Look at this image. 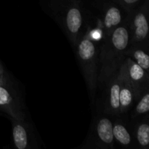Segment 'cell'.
<instances>
[{"mask_svg": "<svg viewBox=\"0 0 149 149\" xmlns=\"http://www.w3.org/2000/svg\"><path fill=\"white\" fill-rule=\"evenodd\" d=\"M97 130L99 138L102 141L106 143H111L113 141V126L109 119H101L97 125Z\"/></svg>", "mask_w": 149, "mask_h": 149, "instance_id": "obj_1", "label": "cell"}, {"mask_svg": "<svg viewBox=\"0 0 149 149\" xmlns=\"http://www.w3.org/2000/svg\"><path fill=\"white\" fill-rule=\"evenodd\" d=\"M129 40V35L127 29L119 27L113 31L112 36V42L115 47L119 50H122L127 47Z\"/></svg>", "mask_w": 149, "mask_h": 149, "instance_id": "obj_2", "label": "cell"}, {"mask_svg": "<svg viewBox=\"0 0 149 149\" xmlns=\"http://www.w3.org/2000/svg\"><path fill=\"white\" fill-rule=\"evenodd\" d=\"M67 26L71 33H77L81 25V15L79 10L72 8L68 11L66 17Z\"/></svg>", "mask_w": 149, "mask_h": 149, "instance_id": "obj_3", "label": "cell"}, {"mask_svg": "<svg viewBox=\"0 0 149 149\" xmlns=\"http://www.w3.org/2000/svg\"><path fill=\"white\" fill-rule=\"evenodd\" d=\"M135 33L139 39H145L148 32V25L145 15L142 13L137 15L135 19Z\"/></svg>", "mask_w": 149, "mask_h": 149, "instance_id": "obj_4", "label": "cell"}, {"mask_svg": "<svg viewBox=\"0 0 149 149\" xmlns=\"http://www.w3.org/2000/svg\"><path fill=\"white\" fill-rule=\"evenodd\" d=\"M13 138L16 147L18 149H25L27 146V135L21 125H16L13 129Z\"/></svg>", "mask_w": 149, "mask_h": 149, "instance_id": "obj_5", "label": "cell"}, {"mask_svg": "<svg viewBox=\"0 0 149 149\" xmlns=\"http://www.w3.org/2000/svg\"><path fill=\"white\" fill-rule=\"evenodd\" d=\"M95 49L93 42L88 39L81 41L79 46V54L80 58L84 61L90 60L94 56Z\"/></svg>", "mask_w": 149, "mask_h": 149, "instance_id": "obj_6", "label": "cell"}, {"mask_svg": "<svg viewBox=\"0 0 149 149\" xmlns=\"http://www.w3.org/2000/svg\"><path fill=\"white\" fill-rule=\"evenodd\" d=\"M121 21V14L116 7H111L107 11L105 17V24L106 27L110 28L113 26H116Z\"/></svg>", "mask_w": 149, "mask_h": 149, "instance_id": "obj_7", "label": "cell"}, {"mask_svg": "<svg viewBox=\"0 0 149 149\" xmlns=\"http://www.w3.org/2000/svg\"><path fill=\"white\" fill-rule=\"evenodd\" d=\"M113 133L116 139L123 145H128L130 143V135L126 128L122 125H116L114 128H113Z\"/></svg>", "mask_w": 149, "mask_h": 149, "instance_id": "obj_8", "label": "cell"}, {"mask_svg": "<svg viewBox=\"0 0 149 149\" xmlns=\"http://www.w3.org/2000/svg\"><path fill=\"white\" fill-rule=\"evenodd\" d=\"M138 140L143 146H146L149 143V126L143 124L138 130Z\"/></svg>", "mask_w": 149, "mask_h": 149, "instance_id": "obj_9", "label": "cell"}, {"mask_svg": "<svg viewBox=\"0 0 149 149\" xmlns=\"http://www.w3.org/2000/svg\"><path fill=\"white\" fill-rule=\"evenodd\" d=\"M134 58L136 60L137 63L141 68L143 69H148L149 68V56L146 54L143 51L137 50L134 53Z\"/></svg>", "mask_w": 149, "mask_h": 149, "instance_id": "obj_10", "label": "cell"}, {"mask_svg": "<svg viewBox=\"0 0 149 149\" xmlns=\"http://www.w3.org/2000/svg\"><path fill=\"white\" fill-rule=\"evenodd\" d=\"M120 87L117 84H114L111 89V105L113 109H119L120 106L119 102Z\"/></svg>", "mask_w": 149, "mask_h": 149, "instance_id": "obj_11", "label": "cell"}, {"mask_svg": "<svg viewBox=\"0 0 149 149\" xmlns=\"http://www.w3.org/2000/svg\"><path fill=\"white\" fill-rule=\"evenodd\" d=\"M132 96L130 90L127 88H123L119 93V102L123 107H127L132 102Z\"/></svg>", "mask_w": 149, "mask_h": 149, "instance_id": "obj_12", "label": "cell"}, {"mask_svg": "<svg viewBox=\"0 0 149 149\" xmlns=\"http://www.w3.org/2000/svg\"><path fill=\"white\" fill-rule=\"evenodd\" d=\"M130 75L131 78L134 80L138 81V80L141 79L144 76L143 68H141L138 64H132L130 69Z\"/></svg>", "mask_w": 149, "mask_h": 149, "instance_id": "obj_13", "label": "cell"}, {"mask_svg": "<svg viewBox=\"0 0 149 149\" xmlns=\"http://www.w3.org/2000/svg\"><path fill=\"white\" fill-rule=\"evenodd\" d=\"M137 111L139 113H146L149 110V95L146 94L145 96L140 101L136 107Z\"/></svg>", "mask_w": 149, "mask_h": 149, "instance_id": "obj_14", "label": "cell"}, {"mask_svg": "<svg viewBox=\"0 0 149 149\" xmlns=\"http://www.w3.org/2000/svg\"><path fill=\"white\" fill-rule=\"evenodd\" d=\"M11 96L8 91L3 87H0V106H4L10 103Z\"/></svg>", "mask_w": 149, "mask_h": 149, "instance_id": "obj_15", "label": "cell"}, {"mask_svg": "<svg viewBox=\"0 0 149 149\" xmlns=\"http://www.w3.org/2000/svg\"><path fill=\"white\" fill-rule=\"evenodd\" d=\"M127 4H133V3L136 2L138 0H124Z\"/></svg>", "mask_w": 149, "mask_h": 149, "instance_id": "obj_16", "label": "cell"}]
</instances>
